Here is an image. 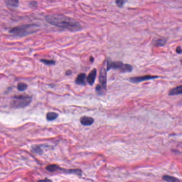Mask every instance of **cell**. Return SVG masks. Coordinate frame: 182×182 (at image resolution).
<instances>
[{"label": "cell", "mask_w": 182, "mask_h": 182, "mask_svg": "<svg viewBox=\"0 0 182 182\" xmlns=\"http://www.w3.org/2000/svg\"><path fill=\"white\" fill-rule=\"evenodd\" d=\"M99 80L100 84L103 89L106 90L107 70L104 68H102L100 69L99 73Z\"/></svg>", "instance_id": "5"}, {"label": "cell", "mask_w": 182, "mask_h": 182, "mask_svg": "<svg viewBox=\"0 0 182 182\" xmlns=\"http://www.w3.org/2000/svg\"><path fill=\"white\" fill-rule=\"evenodd\" d=\"M159 77L158 76H152V75H145L143 76H137V77H134L131 78L129 79L130 81L132 83H139L143 81H145L147 80H150L155 79L159 78Z\"/></svg>", "instance_id": "6"}, {"label": "cell", "mask_w": 182, "mask_h": 182, "mask_svg": "<svg viewBox=\"0 0 182 182\" xmlns=\"http://www.w3.org/2000/svg\"><path fill=\"white\" fill-rule=\"evenodd\" d=\"M29 5L30 8H32L33 9H35L37 7V3L36 1H31L29 2Z\"/></svg>", "instance_id": "22"}, {"label": "cell", "mask_w": 182, "mask_h": 182, "mask_svg": "<svg viewBox=\"0 0 182 182\" xmlns=\"http://www.w3.org/2000/svg\"><path fill=\"white\" fill-rule=\"evenodd\" d=\"M112 60L110 58H108L107 60V71H108L110 70H111L112 68Z\"/></svg>", "instance_id": "23"}, {"label": "cell", "mask_w": 182, "mask_h": 182, "mask_svg": "<svg viewBox=\"0 0 182 182\" xmlns=\"http://www.w3.org/2000/svg\"><path fill=\"white\" fill-rule=\"evenodd\" d=\"M103 88L102 87L101 85H99V84H97L96 87V89H95V90L96 93L98 95H102L103 94Z\"/></svg>", "instance_id": "20"}, {"label": "cell", "mask_w": 182, "mask_h": 182, "mask_svg": "<svg viewBox=\"0 0 182 182\" xmlns=\"http://www.w3.org/2000/svg\"><path fill=\"white\" fill-rule=\"evenodd\" d=\"M51 181V180H50V179H42V180H40V181Z\"/></svg>", "instance_id": "27"}, {"label": "cell", "mask_w": 182, "mask_h": 182, "mask_svg": "<svg viewBox=\"0 0 182 182\" xmlns=\"http://www.w3.org/2000/svg\"><path fill=\"white\" fill-rule=\"evenodd\" d=\"M166 39L164 38H160L155 40L153 42L154 45L157 47H162L165 46L166 43Z\"/></svg>", "instance_id": "12"}, {"label": "cell", "mask_w": 182, "mask_h": 182, "mask_svg": "<svg viewBox=\"0 0 182 182\" xmlns=\"http://www.w3.org/2000/svg\"><path fill=\"white\" fill-rule=\"evenodd\" d=\"M181 94H182V85L171 89L169 92V95L170 96H175Z\"/></svg>", "instance_id": "11"}, {"label": "cell", "mask_w": 182, "mask_h": 182, "mask_svg": "<svg viewBox=\"0 0 182 182\" xmlns=\"http://www.w3.org/2000/svg\"><path fill=\"white\" fill-rule=\"evenodd\" d=\"M65 74L66 75H70L72 74V71L71 70H68L66 72V73H65Z\"/></svg>", "instance_id": "25"}, {"label": "cell", "mask_w": 182, "mask_h": 182, "mask_svg": "<svg viewBox=\"0 0 182 182\" xmlns=\"http://www.w3.org/2000/svg\"><path fill=\"white\" fill-rule=\"evenodd\" d=\"M58 171H61L62 172L68 173V174H74L77 175L78 176H81L82 173V170L79 169H71L67 170V169H65L60 167V169H59Z\"/></svg>", "instance_id": "9"}, {"label": "cell", "mask_w": 182, "mask_h": 182, "mask_svg": "<svg viewBox=\"0 0 182 182\" xmlns=\"http://www.w3.org/2000/svg\"><path fill=\"white\" fill-rule=\"evenodd\" d=\"M176 52L177 54H179L182 53V49L180 47H177V48H176Z\"/></svg>", "instance_id": "24"}, {"label": "cell", "mask_w": 182, "mask_h": 182, "mask_svg": "<svg viewBox=\"0 0 182 182\" xmlns=\"http://www.w3.org/2000/svg\"><path fill=\"white\" fill-rule=\"evenodd\" d=\"M40 62H42V63L44 64L45 65H54L55 64V62L52 60H47L42 59L40 60Z\"/></svg>", "instance_id": "19"}, {"label": "cell", "mask_w": 182, "mask_h": 182, "mask_svg": "<svg viewBox=\"0 0 182 182\" xmlns=\"http://www.w3.org/2000/svg\"><path fill=\"white\" fill-rule=\"evenodd\" d=\"M4 2L9 6L16 8L18 6L19 0H4Z\"/></svg>", "instance_id": "14"}, {"label": "cell", "mask_w": 182, "mask_h": 182, "mask_svg": "<svg viewBox=\"0 0 182 182\" xmlns=\"http://www.w3.org/2000/svg\"><path fill=\"white\" fill-rule=\"evenodd\" d=\"M41 145H35L32 147V150L34 153H35L39 155H42L43 153V150L41 148Z\"/></svg>", "instance_id": "15"}, {"label": "cell", "mask_w": 182, "mask_h": 182, "mask_svg": "<svg viewBox=\"0 0 182 182\" xmlns=\"http://www.w3.org/2000/svg\"><path fill=\"white\" fill-rule=\"evenodd\" d=\"M32 97L28 95H16L12 97L10 105L14 108H21L27 106L32 101Z\"/></svg>", "instance_id": "3"}, {"label": "cell", "mask_w": 182, "mask_h": 182, "mask_svg": "<svg viewBox=\"0 0 182 182\" xmlns=\"http://www.w3.org/2000/svg\"><path fill=\"white\" fill-rule=\"evenodd\" d=\"M39 27V26L35 24H25L12 28L9 31V33L17 36L23 37L37 32Z\"/></svg>", "instance_id": "2"}, {"label": "cell", "mask_w": 182, "mask_h": 182, "mask_svg": "<svg viewBox=\"0 0 182 182\" xmlns=\"http://www.w3.org/2000/svg\"><path fill=\"white\" fill-rule=\"evenodd\" d=\"M27 84L24 82H19L17 85V89L19 91H24L27 89Z\"/></svg>", "instance_id": "18"}, {"label": "cell", "mask_w": 182, "mask_h": 182, "mask_svg": "<svg viewBox=\"0 0 182 182\" xmlns=\"http://www.w3.org/2000/svg\"><path fill=\"white\" fill-rule=\"evenodd\" d=\"M96 75H97V70L96 68H94L89 74L87 78V82L90 86H92L94 84Z\"/></svg>", "instance_id": "8"}, {"label": "cell", "mask_w": 182, "mask_h": 182, "mask_svg": "<svg viewBox=\"0 0 182 182\" xmlns=\"http://www.w3.org/2000/svg\"><path fill=\"white\" fill-rule=\"evenodd\" d=\"M112 68L119 70L122 73L130 72L132 71V66L129 64H124L121 61L112 62Z\"/></svg>", "instance_id": "4"}, {"label": "cell", "mask_w": 182, "mask_h": 182, "mask_svg": "<svg viewBox=\"0 0 182 182\" xmlns=\"http://www.w3.org/2000/svg\"><path fill=\"white\" fill-rule=\"evenodd\" d=\"M86 78V74L85 73H80L77 76L75 80V83L79 85H83L85 84V79Z\"/></svg>", "instance_id": "10"}, {"label": "cell", "mask_w": 182, "mask_h": 182, "mask_svg": "<svg viewBox=\"0 0 182 182\" xmlns=\"http://www.w3.org/2000/svg\"><path fill=\"white\" fill-rule=\"evenodd\" d=\"M181 63H182V60H181Z\"/></svg>", "instance_id": "29"}, {"label": "cell", "mask_w": 182, "mask_h": 182, "mask_svg": "<svg viewBox=\"0 0 182 182\" xmlns=\"http://www.w3.org/2000/svg\"><path fill=\"white\" fill-rule=\"evenodd\" d=\"M80 122L81 123L85 126H91L93 123L94 122V119L91 117H89L87 116H83L80 118Z\"/></svg>", "instance_id": "7"}, {"label": "cell", "mask_w": 182, "mask_h": 182, "mask_svg": "<svg viewBox=\"0 0 182 182\" xmlns=\"http://www.w3.org/2000/svg\"><path fill=\"white\" fill-rule=\"evenodd\" d=\"M58 116V114L55 112H48L46 115V118L48 121H53L57 119Z\"/></svg>", "instance_id": "13"}, {"label": "cell", "mask_w": 182, "mask_h": 182, "mask_svg": "<svg viewBox=\"0 0 182 182\" xmlns=\"http://www.w3.org/2000/svg\"><path fill=\"white\" fill-rule=\"evenodd\" d=\"M60 167L57 165H50L46 167V169L50 172H54L55 171H58Z\"/></svg>", "instance_id": "17"}, {"label": "cell", "mask_w": 182, "mask_h": 182, "mask_svg": "<svg viewBox=\"0 0 182 182\" xmlns=\"http://www.w3.org/2000/svg\"><path fill=\"white\" fill-rule=\"evenodd\" d=\"M90 61L91 62V63L94 62V58L93 57L91 56V57H90Z\"/></svg>", "instance_id": "26"}, {"label": "cell", "mask_w": 182, "mask_h": 182, "mask_svg": "<svg viewBox=\"0 0 182 182\" xmlns=\"http://www.w3.org/2000/svg\"><path fill=\"white\" fill-rule=\"evenodd\" d=\"M162 179L163 181H165L167 182H179V180L177 178H175L174 177H172V176H170L169 175H165V176H163L162 177Z\"/></svg>", "instance_id": "16"}, {"label": "cell", "mask_w": 182, "mask_h": 182, "mask_svg": "<svg viewBox=\"0 0 182 182\" xmlns=\"http://www.w3.org/2000/svg\"><path fill=\"white\" fill-rule=\"evenodd\" d=\"M126 2V0H116L115 3L119 8H122Z\"/></svg>", "instance_id": "21"}, {"label": "cell", "mask_w": 182, "mask_h": 182, "mask_svg": "<svg viewBox=\"0 0 182 182\" xmlns=\"http://www.w3.org/2000/svg\"><path fill=\"white\" fill-rule=\"evenodd\" d=\"M181 104H182V100H181Z\"/></svg>", "instance_id": "28"}, {"label": "cell", "mask_w": 182, "mask_h": 182, "mask_svg": "<svg viewBox=\"0 0 182 182\" xmlns=\"http://www.w3.org/2000/svg\"><path fill=\"white\" fill-rule=\"evenodd\" d=\"M45 19L52 26L68 29L71 32L80 31L82 29V26L78 21L63 15H48Z\"/></svg>", "instance_id": "1"}]
</instances>
